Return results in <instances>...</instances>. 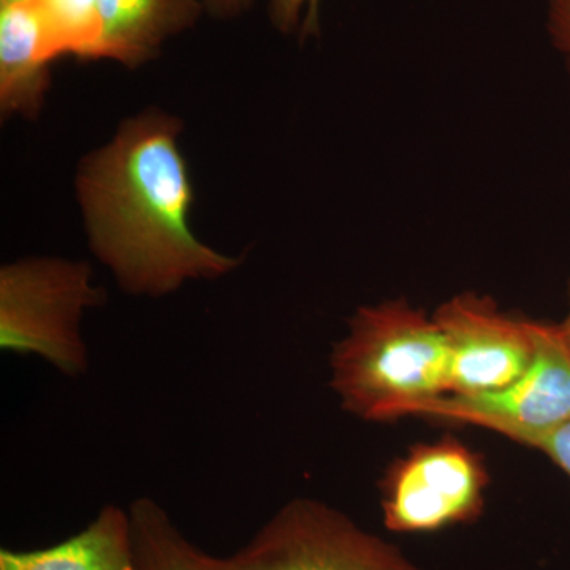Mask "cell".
<instances>
[{
	"label": "cell",
	"instance_id": "7c38bea8",
	"mask_svg": "<svg viewBox=\"0 0 570 570\" xmlns=\"http://www.w3.org/2000/svg\"><path fill=\"white\" fill-rule=\"evenodd\" d=\"M52 59L97 61L102 20L97 0H32Z\"/></svg>",
	"mask_w": 570,
	"mask_h": 570
},
{
	"label": "cell",
	"instance_id": "ba28073f",
	"mask_svg": "<svg viewBox=\"0 0 570 570\" xmlns=\"http://www.w3.org/2000/svg\"><path fill=\"white\" fill-rule=\"evenodd\" d=\"M48 50L32 0H0V111L33 119L51 85Z\"/></svg>",
	"mask_w": 570,
	"mask_h": 570
},
{
	"label": "cell",
	"instance_id": "277c9868",
	"mask_svg": "<svg viewBox=\"0 0 570 570\" xmlns=\"http://www.w3.org/2000/svg\"><path fill=\"white\" fill-rule=\"evenodd\" d=\"M220 570H425L393 543L325 502L283 505Z\"/></svg>",
	"mask_w": 570,
	"mask_h": 570
},
{
	"label": "cell",
	"instance_id": "3957f363",
	"mask_svg": "<svg viewBox=\"0 0 570 570\" xmlns=\"http://www.w3.org/2000/svg\"><path fill=\"white\" fill-rule=\"evenodd\" d=\"M88 262L28 257L0 268V348L36 355L66 377L89 367L82 337L86 311L102 306Z\"/></svg>",
	"mask_w": 570,
	"mask_h": 570
},
{
	"label": "cell",
	"instance_id": "e0dca14e",
	"mask_svg": "<svg viewBox=\"0 0 570 570\" xmlns=\"http://www.w3.org/2000/svg\"><path fill=\"white\" fill-rule=\"evenodd\" d=\"M561 330L562 333H564L566 341H568L569 347H570V283H569V311L568 316H566L564 322H562Z\"/></svg>",
	"mask_w": 570,
	"mask_h": 570
},
{
	"label": "cell",
	"instance_id": "5b68a950",
	"mask_svg": "<svg viewBox=\"0 0 570 570\" xmlns=\"http://www.w3.org/2000/svg\"><path fill=\"white\" fill-rule=\"evenodd\" d=\"M534 354L515 382L475 396L445 395L415 407L411 417L485 428L530 448L570 422V347L561 325L531 321Z\"/></svg>",
	"mask_w": 570,
	"mask_h": 570
},
{
	"label": "cell",
	"instance_id": "8992f818",
	"mask_svg": "<svg viewBox=\"0 0 570 570\" xmlns=\"http://www.w3.org/2000/svg\"><path fill=\"white\" fill-rule=\"evenodd\" d=\"M485 464L455 438L414 445L382 480L389 531L426 534L472 523L485 508Z\"/></svg>",
	"mask_w": 570,
	"mask_h": 570
},
{
	"label": "cell",
	"instance_id": "2e32d148",
	"mask_svg": "<svg viewBox=\"0 0 570 570\" xmlns=\"http://www.w3.org/2000/svg\"><path fill=\"white\" fill-rule=\"evenodd\" d=\"M204 6L213 17L230 20L249 10L253 0H204Z\"/></svg>",
	"mask_w": 570,
	"mask_h": 570
},
{
	"label": "cell",
	"instance_id": "52a82bcc",
	"mask_svg": "<svg viewBox=\"0 0 570 570\" xmlns=\"http://www.w3.org/2000/svg\"><path fill=\"white\" fill-rule=\"evenodd\" d=\"M433 318L448 346V395L498 392L530 365L534 354L531 318L502 313L489 296H453Z\"/></svg>",
	"mask_w": 570,
	"mask_h": 570
},
{
	"label": "cell",
	"instance_id": "4fadbf2b",
	"mask_svg": "<svg viewBox=\"0 0 570 570\" xmlns=\"http://www.w3.org/2000/svg\"><path fill=\"white\" fill-rule=\"evenodd\" d=\"M321 0H269V20L281 32L316 36Z\"/></svg>",
	"mask_w": 570,
	"mask_h": 570
},
{
	"label": "cell",
	"instance_id": "9a60e30c",
	"mask_svg": "<svg viewBox=\"0 0 570 570\" xmlns=\"http://www.w3.org/2000/svg\"><path fill=\"white\" fill-rule=\"evenodd\" d=\"M549 31L570 67V0H549Z\"/></svg>",
	"mask_w": 570,
	"mask_h": 570
},
{
	"label": "cell",
	"instance_id": "7a4b0ae2",
	"mask_svg": "<svg viewBox=\"0 0 570 570\" xmlns=\"http://www.w3.org/2000/svg\"><path fill=\"white\" fill-rule=\"evenodd\" d=\"M333 392L351 414L373 422L411 417L449 393V356L433 317L403 302L363 306L330 356Z\"/></svg>",
	"mask_w": 570,
	"mask_h": 570
},
{
	"label": "cell",
	"instance_id": "30bf717a",
	"mask_svg": "<svg viewBox=\"0 0 570 570\" xmlns=\"http://www.w3.org/2000/svg\"><path fill=\"white\" fill-rule=\"evenodd\" d=\"M0 570H132L129 510L108 504L71 538L39 550H0Z\"/></svg>",
	"mask_w": 570,
	"mask_h": 570
},
{
	"label": "cell",
	"instance_id": "9c48e42d",
	"mask_svg": "<svg viewBox=\"0 0 570 570\" xmlns=\"http://www.w3.org/2000/svg\"><path fill=\"white\" fill-rule=\"evenodd\" d=\"M102 39L99 59L137 69L159 55L171 37L194 28L204 0H97Z\"/></svg>",
	"mask_w": 570,
	"mask_h": 570
},
{
	"label": "cell",
	"instance_id": "8fae6325",
	"mask_svg": "<svg viewBox=\"0 0 570 570\" xmlns=\"http://www.w3.org/2000/svg\"><path fill=\"white\" fill-rule=\"evenodd\" d=\"M127 510L132 570H220V558L194 546L153 498L135 499Z\"/></svg>",
	"mask_w": 570,
	"mask_h": 570
},
{
	"label": "cell",
	"instance_id": "5bb4252c",
	"mask_svg": "<svg viewBox=\"0 0 570 570\" xmlns=\"http://www.w3.org/2000/svg\"><path fill=\"white\" fill-rule=\"evenodd\" d=\"M530 448L542 452L570 480V422L539 438Z\"/></svg>",
	"mask_w": 570,
	"mask_h": 570
},
{
	"label": "cell",
	"instance_id": "6da1fadb",
	"mask_svg": "<svg viewBox=\"0 0 570 570\" xmlns=\"http://www.w3.org/2000/svg\"><path fill=\"white\" fill-rule=\"evenodd\" d=\"M179 132L178 119L141 112L78 171L89 246L129 295L160 298L190 281L230 275L243 262L193 234L194 189Z\"/></svg>",
	"mask_w": 570,
	"mask_h": 570
}]
</instances>
